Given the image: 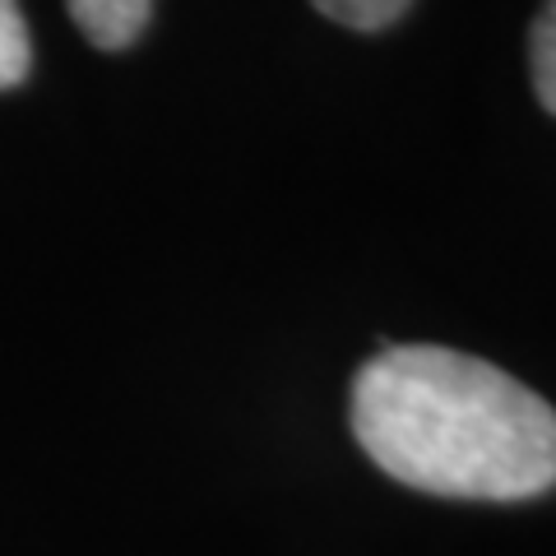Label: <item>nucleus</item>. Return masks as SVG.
<instances>
[{"label": "nucleus", "instance_id": "5", "mask_svg": "<svg viewBox=\"0 0 556 556\" xmlns=\"http://www.w3.org/2000/svg\"><path fill=\"white\" fill-rule=\"evenodd\" d=\"M33 65L28 24L20 14V0H0V89H20Z\"/></svg>", "mask_w": 556, "mask_h": 556}, {"label": "nucleus", "instance_id": "1", "mask_svg": "<svg viewBox=\"0 0 556 556\" xmlns=\"http://www.w3.org/2000/svg\"><path fill=\"white\" fill-rule=\"evenodd\" d=\"M348 422L386 478L450 501H533L556 486V408L473 353L394 343L353 376Z\"/></svg>", "mask_w": 556, "mask_h": 556}, {"label": "nucleus", "instance_id": "4", "mask_svg": "<svg viewBox=\"0 0 556 556\" xmlns=\"http://www.w3.org/2000/svg\"><path fill=\"white\" fill-rule=\"evenodd\" d=\"M325 20H334L353 33H380L394 28L413 10V0H311Z\"/></svg>", "mask_w": 556, "mask_h": 556}, {"label": "nucleus", "instance_id": "2", "mask_svg": "<svg viewBox=\"0 0 556 556\" xmlns=\"http://www.w3.org/2000/svg\"><path fill=\"white\" fill-rule=\"evenodd\" d=\"M75 28L98 51H126L144 33L153 0H65Z\"/></svg>", "mask_w": 556, "mask_h": 556}, {"label": "nucleus", "instance_id": "3", "mask_svg": "<svg viewBox=\"0 0 556 556\" xmlns=\"http://www.w3.org/2000/svg\"><path fill=\"white\" fill-rule=\"evenodd\" d=\"M529 75L543 112L556 116V0H543V10L529 28Z\"/></svg>", "mask_w": 556, "mask_h": 556}]
</instances>
